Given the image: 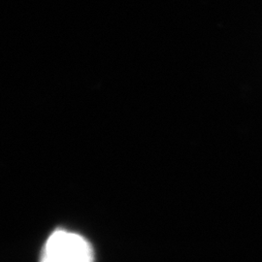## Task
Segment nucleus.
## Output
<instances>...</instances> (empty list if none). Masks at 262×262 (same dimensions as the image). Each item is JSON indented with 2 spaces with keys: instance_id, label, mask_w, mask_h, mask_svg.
<instances>
[{
  "instance_id": "1",
  "label": "nucleus",
  "mask_w": 262,
  "mask_h": 262,
  "mask_svg": "<svg viewBox=\"0 0 262 262\" xmlns=\"http://www.w3.org/2000/svg\"><path fill=\"white\" fill-rule=\"evenodd\" d=\"M40 262H94V249L83 236L58 229L48 238Z\"/></svg>"
}]
</instances>
